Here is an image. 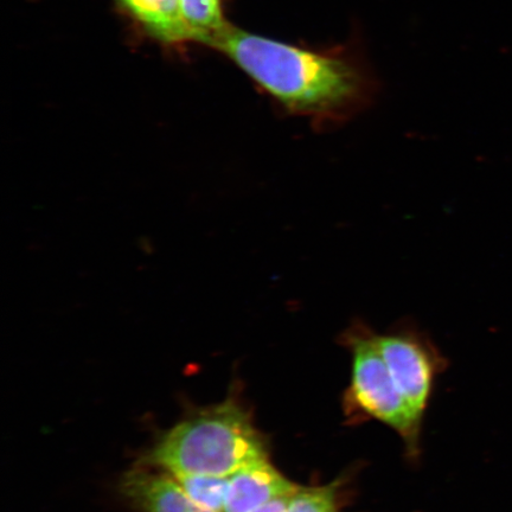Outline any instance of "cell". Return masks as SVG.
Returning <instances> with one entry per match:
<instances>
[{"instance_id":"obj_1","label":"cell","mask_w":512,"mask_h":512,"mask_svg":"<svg viewBox=\"0 0 512 512\" xmlns=\"http://www.w3.org/2000/svg\"><path fill=\"white\" fill-rule=\"evenodd\" d=\"M208 44L232 59L287 115L317 131L350 123L367 111L379 83L351 46L312 48L227 27Z\"/></svg>"},{"instance_id":"obj_2","label":"cell","mask_w":512,"mask_h":512,"mask_svg":"<svg viewBox=\"0 0 512 512\" xmlns=\"http://www.w3.org/2000/svg\"><path fill=\"white\" fill-rule=\"evenodd\" d=\"M262 459H267L264 441L234 401L179 422L150 456L151 463L174 476L222 478Z\"/></svg>"},{"instance_id":"obj_3","label":"cell","mask_w":512,"mask_h":512,"mask_svg":"<svg viewBox=\"0 0 512 512\" xmlns=\"http://www.w3.org/2000/svg\"><path fill=\"white\" fill-rule=\"evenodd\" d=\"M348 342L354 361L352 399L364 413L394 428L408 443L413 444L421 418L396 386L377 348L375 336L360 328L351 332Z\"/></svg>"},{"instance_id":"obj_4","label":"cell","mask_w":512,"mask_h":512,"mask_svg":"<svg viewBox=\"0 0 512 512\" xmlns=\"http://www.w3.org/2000/svg\"><path fill=\"white\" fill-rule=\"evenodd\" d=\"M374 336L396 386L421 418L431 393L434 373L425 345L407 334Z\"/></svg>"},{"instance_id":"obj_5","label":"cell","mask_w":512,"mask_h":512,"mask_svg":"<svg viewBox=\"0 0 512 512\" xmlns=\"http://www.w3.org/2000/svg\"><path fill=\"white\" fill-rule=\"evenodd\" d=\"M125 496L143 512H215L198 505L170 472L133 470L124 479Z\"/></svg>"},{"instance_id":"obj_6","label":"cell","mask_w":512,"mask_h":512,"mask_svg":"<svg viewBox=\"0 0 512 512\" xmlns=\"http://www.w3.org/2000/svg\"><path fill=\"white\" fill-rule=\"evenodd\" d=\"M298 489L267 459H262L229 478L223 512H252L275 498L292 495Z\"/></svg>"},{"instance_id":"obj_7","label":"cell","mask_w":512,"mask_h":512,"mask_svg":"<svg viewBox=\"0 0 512 512\" xmlns=\"http://www.w3.org/2000/svg\"><path fill=\"white\" fill-rule=\"evenodd\" d=\"M153 36L165 42L196 40L179 0H121Z\"/></svg>"},{"instance_id":"obj_8","label":"cell","mask_w":512,"mask_h":512,"mask_svg":"<svg viewBox=\"0 0 512 512\" xmlns=\"http://www.w3.org/2000/svg\"><path fill=\"white\" fill-rule=\"evenodd\" d=\"M185 22L197 41L208 43L216 32L227 27L223 21L220 0H179Z\"/></svg>"},{"instance_id":"obj_9","label":"cell","mask_w":512,"mask_h":512,"mask_svg":"<svg viewBox=\"0 0 512 512\" xmlns=\"http://www.w3.org/2000/svg\"><path fill=\"white\" fill-rule=\"evenodd\" d=\"M175 477L192 501L201 505L204 509L223 512L229 478L197 475Z\"/></svg>"},{"instance_id":"obj_10","label":"cell","mask_w":512,"mask_h":512,"mask_svg":"<svg viewBox=\"0 0 512 512\" xmlns=\"http://www.w3.org/2000/svg\"><path fill=\"white\" fill-rule=\"evenodd\" d=\"M287 512H339L334 486L298 489Z\"/></svg>"},{"instance_id":"obj_11","label":"cell","mask_w":512,"mask_h":512,"mask_svg":"<svg viewBox=\"0 0 512 512\" xmlns=\"http://www.w3.org/2000/svg\"><path fill=\"white\" fill-rule=\"evenodd\" d=\"M294 494H296V492H294ZM294 494L275 498L273 501L261 505L260 508L252 512H287Z\"/></svg>"}]
</instances>
